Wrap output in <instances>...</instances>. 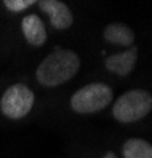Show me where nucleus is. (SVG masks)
I'll return each mask as SVG.
<instances>
[{
    "mask_svg": "<svg viewBox=\"0 0 152 158\" xmlns=\"http://www.w3.org/2000/svg\"><path fill=\"white\" fill-rule=\"evenodd\" d=\"M35 101L33 92L24 84H15L5 90L0 100V109L8 118H22L25 117Z\"/></svg>",
    "mask_w": 152,
    "mask_h": 158,
    "instance_id": "nucleus-4",
    "label": "nucleus"
},
{
    "mask_svg": "<svg viewBox=\"0 0 152 158\" xmlns=\"http://www.w3.org/2000/svg\"><path fill=\"white\" fill-rule=\"evenodd\" d=\"M112 101V90L103 82H92L74 92L70 106L78 114H94L105 109Z\"/></svg>",
    "mask_w": 152,
    "mask_h": 158,
    "instance_id": "nucleus-3",
    "label": "nucleus"
},
{
    "mask_svg": "<svg viewBox=\"0 0 152 158\" xmlns=\"http://www.w3.org/2000/svg\"><path fill=\"white\" fill-rule=\"evenodd\" d=\"M22 33L32 46H43L48 38L44 22L36 15H29L22 19Z\"/></svg>",
    "mask_w": 152,
    "mask_h": 158,
    "instance_id": "nucleus-7",
    "label": "nucleus"
},
{
    "mask_svg": "<svg viewBox=\"0 0 152 158\" xmlns=\"http://www.w3.org/2000/svg\"><path fill=\"white\" fill-rule=\"evenodd\" d=\"M152 109V95L147 90L135 89L120 95L112 106V115L117 122L132 123L144 118Z\"/></svg>",
    "mask_w": 152,
    "mask_h": 158,
    "instance_id": "nucleus-2",
    "label": "nucleus"
},
{
    "mask_svg": "<svg viewBox=\"0 0 152 158\" xmlns=\"http://www.w3.org/2000/svg\"><path fill=\"white\" fill-rule=\"evenodd\" d=\"M79 57L70 49L57 48L36 68V79L44 87H56L70 79L79 70Z\"/></svg>",
    "mask_w": 152,
    "mask_h": 158,
    "instance_id": "nucleus-1",
    "label": "nucleus"
},
{
    "mask_svg": "<svg viewBox=\"0 0 152 158\" xmlns=\"http://www.w3.org/2000/svg\"><path fill=\"white\" fill-rule=\"evenodd\" d=\"M40 10L46 13L53 27L57 30H67L71 27L73 24V13L70 8L59 0H41L38 3Z\"/></svg>",
    "mask_w": 152,
    "mask_h": 158,
    "instance_id": "nucleus-5",
    "label": "nucleus"
},
{
    "mask_svg": "<svg viewBox=\"0 0 152 158\" xmlns=\"http://www.w3.org/2000/svg\"><path fill=\"white\" fill-rule=\"evenodd\" d=\"M122 152L125 158H152V144L139 138H132L125 141Z\"/></svg>",
    "mask_w": 152,
    "mask_h": 158,
    "instance_id": "nucleus-9",
    "label": "nucleus"
},
{
    "mask_svg": "<svg viewBox=\"0 0 152 158\" xmlns=\"http://www.w3.org/2000/svg\"><path fill=\"white\" fill-rule=\"evenodd\" d=\"M136 60H138V48L130 46L127 51L120 52V54L109 56L105 62V67L111 73H116L117 76H129L132 70L135 68Z\"/></svg>",
    "mask_w": 152,
    "mask_h": 158,
    "instance_id": "nucleus-6",
    "label": "nucleus"
},
{
    "mask_svg": "<svg viewBox=\"0 0 152 158\" xmlns=\"http://www.w3.org/2000/svg\"><path fill=\"white\" fill-rule=\"evenodd\" d=\"M103 158H117V156H116V155H112V153H108V155L103 156Z\"/></svg>",
    "mask_w": 152,
    "mask_h": 158,
    "instance_id": "nucleus-11",
    "label": "nucleus"
},
{
    "mask_svg": "<svg viewBox=\"0 0 152 158\" xmlns=\"http://www.w3.org/2000/svg\"><path fill=\"white\" fill-rule=\"evenodd\" d=\"M103 38L111 44L130 48L133 46V41H135V33L129 25H125L122 22H112L106 25V29L103 32Z\"/></svg>",
    "mask_w": 152,
    "mask_h": 158,
    "instance_id": "nucleus-8",
    "label": "nucleus"
},
{
    "mask_svg": "<svg viewBox=\"0 0 152 158\" xmlns=\"http://www.w3.org/2000/svg\"><path fill=\"white\" fill-rule=\"evenodd\" d=\"M35 0H3V5L10 11H22L25 8H29L30 5H35Z\"/></svg>",
    "mask_w": 152,
    "mask_h": 158,
    "instance_id": "nucleus-10",
    "label": "nucleus"
}]
</instances>
